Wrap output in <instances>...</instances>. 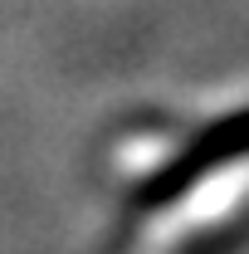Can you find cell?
Returning a JSON list of instances; mask_svg holds the SVG:
<instances>
[{"label":"cell","mask_w":249,"mask_h":254,"mask_svg":"<svg viewBox=\"0 0 249 254\" xmlns=\"http://www.w3.org/2000/svg\"><path fill=\"white\" fill-rule=\"evenodd\" d=\"M240 157H249V108L210 123L171 166H161L152 176V186H147V200H176L190 186H200L210 171H220V166H230V161H240Z\"/></svg>","instance_id":"1"}]
</instances>
